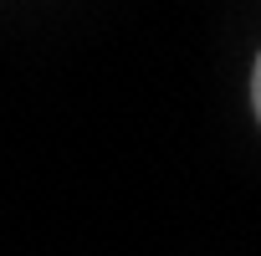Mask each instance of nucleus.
<instances>
[{"label":"nucleus","mask_w":261,"mask_h":256,"mask_svg":"<svg viewBox=\"0 0 261 256\" xmlns=\"http://www.w3.org/2000/svg\"><path fill=\"white\" fill-rule=\"evenodd\" d=\"M251 108H256V123H261V57L251 67Z\"/></svg>","instance_id":"f257e3e1"}]
</instances>
